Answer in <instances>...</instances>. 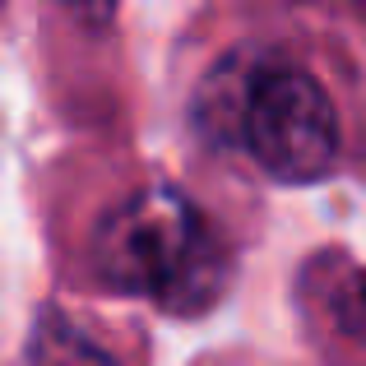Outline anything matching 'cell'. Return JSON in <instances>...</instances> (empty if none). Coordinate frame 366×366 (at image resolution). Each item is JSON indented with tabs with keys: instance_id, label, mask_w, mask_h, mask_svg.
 <instances>
[{
	"instance_id": "obj_1",
	"label": "cell",
	"mask_w": 366,
	"mask_h": 366,
	"mask_svg": "<svg viewBox=\"0 0 366 366\" xmlns=\"http://www.w3.org/2000/svg\"><path fill=\"white\" fill-rule=\"evenodd\" d=\"M98 274L117 292L153 297L162 311L195 315L227 292L232 255L177 190H134L98 223Z\"/></svg>"
},
{
	"instance_id": "obj_2",
	"label": "cell",
	"mask_w": 366,
	"mask_h": 366,
	"mask_svg": "<svg viewBox=\"0 0 366 366\" xmlns=\"http://www.w3.org/2000/svg\"><path fill=\"white\" fill-rule=\"evenodd\" d=\"M237 134L269 177L292 186L320 181L339 158V117L325 89L297 65H259Z\"/></svg>"
},
{
	"instance_id": "obj_3",
	"label": "cell",
	"mask_w": 366,
	"mask_h": 366,
	"mask_svg": "<svg viewBox=\"0 0 366 366\" xmlns=\"http://www.w3.org/2000/svg\"><path fill=\"white\" fill-rule=\"evenodd\" d=\"M24 366H117V357L102 343H93L70 315L42 311L33 334H28Z\"/></svg>"
},
{
	"instance_id": "obj_4",
	"label": "cell",
	"mask_w": 366,
	"mask_h": 366,
	"mask_svg": "<svg viewBox=\"0 0 366 366\" xmlns=\"http://www.w3.org/2000/svg\"><path fill=\"white\" fill-rule=\"evenodd\" d=\"M330 311H334V325H339L352 343L366 348V269L343 274V283L334 287V297H330Z\"/></svg>"
},
{
	"instance_id": "obj_5",
	"label": "cell",
	"mask_w": 366,
	"mask_h": 366,
	"mask_svg": "<svg viewBox=\"0 0 366 366\" xmlns=\"http://www.w3.org/2000/svg\"><path fill=\"white\" fill-rule=\"evenodd\" d=\"M56 5H61L65 14H74L84 28H102V24H112L117 0H56Z\"/></svg>"
}]
</instances>
